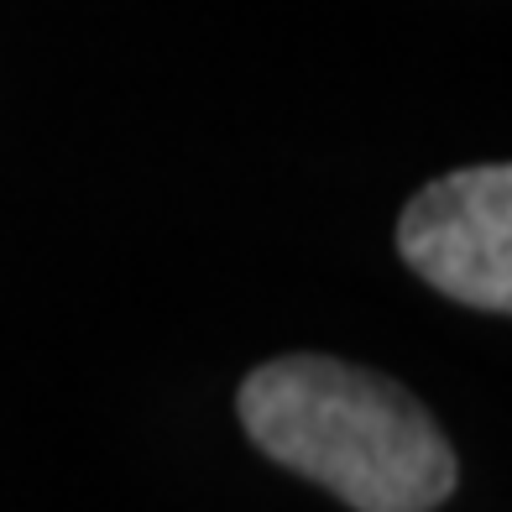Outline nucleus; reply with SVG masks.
I'll return each mask as SVG.
<instances>
[{
	"label": "nucleus",
	"instance_id": "f03ea898",
	"mask_svg": "<svg viewBox=\"0 0 512 512\" xmlns=\"http://www.w3.org/2000/svg\"><path fill=\"white\" fill-rule=\"evenodd\" d=\"M403 262L486 314L512 309V173L502 162L465 168L418 189L398 220Z\"/></svg>",
	"mask_w": 512,
	"mask_h": 512
},
{
	"label": "nucleus",
	"instance_id": "f257e3e1",
	"mask_svg": "<svg viewBox=\"0 0 512 512\" xmlns=\"http://www.w3.org/2000/svg\"><path fill=\"white\" fill-rule=\"evenodd\" d=\"M241 424L272 460L356 512H429L455 492V450L408 387L335 356H283L241 387Z\"/></svg>",
	"mask_w": 512,
	"mask_h": 512
}]
</instances>
